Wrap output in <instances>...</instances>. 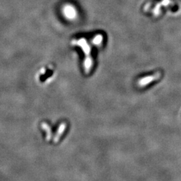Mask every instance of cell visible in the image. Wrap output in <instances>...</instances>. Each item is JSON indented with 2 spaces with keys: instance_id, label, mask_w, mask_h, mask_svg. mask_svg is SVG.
Masks as SVG:
<instances>
[{
  "instance_id": "obj_1",
  "label": "cell",
  "mask_w": 181,
  "mask_h": 181,
  "mask_svg": "<svg viewBox=\"0 0 181 181\" xmlns=\"http://www.w3.org/2000/svg\"><path fill=\"white\" fill-rule=\"evenodd\" d=\"M66 128V123L65 122H62L60 123L58 128V130H57L55 135H54V138L53 140L54 143L55 144L58 143V141H59L61 135L63 134V133H64Z\"/></svg>"
},
{
  "instance_id": "obj_2",
  "label": "cell",
  "mask_w": 181,
  "mask_h": 181,
  "mask_svg": "<svg viewBox=\"0 0 181 181\" xmlns=\"http://www.w3.org/2000/svg\"><path fill=\"white\" fill-rule=\"evenodd\" d=\"M42 129H44L45 132L46 133V140L47 141H50L52 138V129H51L50 126L48 124V123L43 122L42 123Z\"/></svg>"
},
{
  "instance_id": "obj_3",
  "label": "cell",
  "mask_w": 181,
  "mask_h": 181,
  "mask_svg": "<svg viewBox=\"0 0 181 181\" xmlns=\"http://www.w3.org/2000/svg\"><path fill=\"white\" fill-rule=\"evenodd\" d=\"M159 76H160V75L158 74L154 77H148V78H144V79H141V81H140V82H139V84H140L141 87L146 85L147 84H148L150 82H151V81H152L156 79V78H158L159 77Z\"/></svg>"
}]
</instances>
